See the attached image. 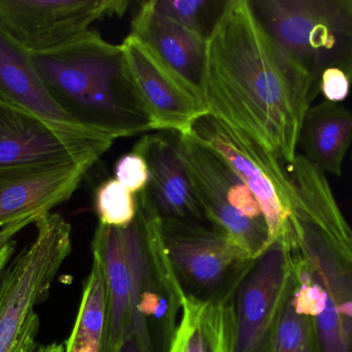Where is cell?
Returning a JSON list of instances; mask_svg holds the SVG:
<instances>
[{
    "label": "cell",
    "mask_w": 352,
    "mask_h": 352,
    "mask_svg": "<svg viewBox=\"0 0 352 352\" xmlns=\"http://www.w3.org/2000/svg\"><path fill=\"white\" fill-rule=\"evenodd\" d=\"M320 93L311 74L267 32L250 1L223 3L206 37L203 99L209 115L289 167L306 112Z\"/></svg>",
    "instance_id": "1"
},
{
    "label": "cell",
    "mask_w": 352,
    "mask_h": 352,
    "mask_svg": "<svg viewBox=\"0 0 352 352\" xmlns=\"http://www.w3.org/2000/svg\"><path fill=\"white\" fill-rule=\"evenodd\" d=\"M50 94L76 123L113 140L154 132L122 45L90 30L63 47L32 53Z\"/></svg>",
    "instance_id": "2"
},
{
    "label": "cell",
    "mask_w": 352,
    "mask_h": 352,
    "mask_svg": "<svg viewBox=\"0 0 352 352\" xmlns=\"http://www.w3.org/2000/svg\"><path fill=\"white\" fill-rule=\"evenodd\" d=\"M289 289L311 318L320 352H352V253L311 221L291 214L283 233Z\"/></svg>",
    "instance_id": "3"
},
{
    "label": "cell",
    "mask_w": 352,
    "mask_h": 352,
    "mask_svg": "<svg viewBox=\"0 0 352 352\" xmlns=\"http://www.w3.org/2000/svg\"><path fill=\"white\" fill-rule=\"evenodd\" d=\"M267 32L320 86L324 70L336 68L352 83V0L250 1Z\"/></svg>",
    "instance_id": "4"
},
{
    "label": "cell",
    "mask_w": 352,
    "mask_h": 352,
    "mask_svg": "<svg viewBox=\"0 0 352 352\" xmlns=\"http://www.w3.org/2000/svg\"><path fill=\"white\" fill-rule=\"evenodd\" d=\"M34 225V239L0 276V352H16L27 334L41 326L35 308L47 299L72 252V225L61 215L45 213Z\"/></svg>",
    "instance_id": "5"
},
{
    "label": "cell",
    "mask_w": 352,
    "mask_h": 352,
    "mask_svg": "<svg viewBox=\"0 0 352 352\" xmlns=\"http://www.w3.org/2000/svg\"><path fill=\"white\" fill-rule=\"evenodd\" d=\"M180 158L210 227L235 242L252 258L269 245L260 205L225 159L192 132L176 134Z\"/></svg>",
    "instance_id": "6"
},
{
    "label": "cell",
    "mask_w": 352,
    "mask_h": 352,
    "mask_svg": "<svg viewBox=\"0 0 352 352\" xmlns=\"http://www.w3.org/2000/svg\"><path fill=\"white\" fill-rule=\"evenodd\" d=\"M133 333L146 352H169L184 296L163 245L160 218L146 190L138 194Z\"/></svg>",
    "instance_id": "7"
},
{
    "label": "cell",
    "mask_w": 352,
    "mask_h": 352,
    "mask_svg": "<svg viewBox=\"0 0 352 352\" xmlns=\"http://www.w3.org/2000/svg\"><path fill=\"white\" fill-rule=\"evenodd\" d=\"M289 273L281 235L252 258L223 302L230 352L271 351Z\"/></svg>",
    "instance_id": "8"
},
{
    "label": "cell",
    "mask_w": 352,
    "mask_h": 352,
    "mask_svg": "<svg viewBox=\"0 0 352 352\" xmlns=\"http://www.w3.org/2000/svg\"><path fill=\"white\" fill-rule=\"evenodd\" d=\"M163 245L184 296L223 303L252 258L212 227L160 219Z\"/></svg>",
    "instance_id": "9"
},
{
    "label": "cell",
    "mask_w": 352,
    "mask_h": 352,
    "mask_svg": "<svg viewBox=\"0 0 352 352\" xmlns=\"http://www.w3.org/2000/svg\"><path fill=\"white\" fill-rule=\"evenodd\" d=\"M192 132L219 153L250 188L266 221L270 244L289 222L292 182L285 163L244 132L213 116L201 117Z\"/></svg>",
    "instance_id": "10"
},
{
    "label": "cell",
    "mask_w": 352,
    "mask_h": 352,
    "mask_svg": "<svg viewBox=\"0 0 352 352\" xmlns=\"http://www.w3.org/2000/svg\"><path fill=\"white\" fill-rule=\"evenodd\" d=\"M113 138L51 123L0 96V167L94 163Z\"/></svg>",
    "instance_id": "11"
},
{
    "label": "cell",
    "mask_w": 352,
    "mask_h": 352,
    "mask_svg": "<svg viewBox=\"0 0 352 352\" xmlns=\"http://www.w3.org/2000/svg\"><path fill=\"white\" fill-rule=\"evenodd\" d=\"M125 0H0V25L31 53L63 47L104 17L122 16Z\"/></svg>",
    "instance_id": "12"
},
{
    "label": "cell",
    "mask_w": 352,
    "mask_h": 352,
    "mask_svg": "<svg viewBox=\"0 0 352 352\" xmlns=\"http://www.w3.org/2000/svg\"><path fill=\"white\" fill-rule=\"evenodd\" d=\"M136 92L153 130L188 134L208 114L205 103L142 41L128 35L122 43Z\"/></svg>",
    "instance_id": "13"
},
{
    "label": "cell",
    "mask_w": 352,
    "mask_h": 352,
    "mask_svg": "<svg viewBox=\"0 0 352 352\" xmlns=\"http://www.w3.org/2000/svg\"><path fill=\"white\" fill-rule=\"evenodd\" d=\"M90 167L78 163L0 167V229L67 202Z\"/></svg>",
    "instance_id": "14"
},
{
    "label": "cell",
    "mask_w": 352,
    "mask_h": 352,
    "mask_svg": "<svg viewBox=\"0 0 352 352\" xmlns=\"http://www.w3.org/2000/svg\"><path fill=\"white\" fill-rule=\"evenodd\" d=\"M138 216L125 229L98 225L92 242L93 254L104 269L109 305L107 352H118L133 333L135 299V247Z\"/></svg>",
    "instance_id": "15"
},
{
    "label": "cell",
    "mask_w": 352,
    "mask_h": 352,
    "mask_svg": "<svg viewBox=\"0 0 352 352\" xmlns=\"http://www.w3.org/2000/svg\"><path fill=\"white\" fill-rule=\"evenodd\" d=\"M148 163L146 194L159 218L210 227L180 158L177 142L164 134H148L133 148Z\"/></svg>",
    "instance_id": "16"
},
{
    "label": "cell",
    "mask_w": 352,
    "mask_h": 352,
    "mask_svg": "<svg viewBox=\"0 0 352 352\" xmlns=\"http://www.w3.org/2000/svg\"><path fill=\"white\" fill-rule=\"evenodd\" d=\"M130 35L150 48L204 103L207 37L161 14L155 8L154 0L140 3L132 20Z\"/></svg>",
    "instance_id": "17"
},
{
    "label": "cell",
    "mask_w": 352,
    "mask_h": 352,
    "mask_svg": "<svg viewBox=\"0 0 352 352\" xmlns=\"http://www.w3.org/2000/svg\"><path fill=\"white\" fill-rule=\"evenodd\" d=\"M0 96L56 125L76 132H97L74 122L54 101L35 68L32 53L12 39L1 25Z\"/></svg>",
    "instance_id": "18"
},
{
    "label": "cell",
    "mask_w": 352,
    "mask_h": 352,
    "mask_svg": "<svg viewBox=\"0 0 352 352\" xmlns=\"http://www.w3.org/2000/svg\"><path fill=\"white\" fill-rule=\"evenodd\" d=\"M352 143V112L324 99L306 112L300 132L303 156L320 173L340 177Z\"/></svg>",
    "instance_id": "19"
},
{
    "label": "cell",
    "mask_w": 352,
    "mask_h": 352,
    "mask_svg": "<svg viewBox=\"0 0 352 352\" xmlns=\"http://www.w3.org/2000/svg\"><path fill=\"white\" fill-rule=\"evenodd\" d=\"M109 334V305L104 269L93 254L92 268L82 289L76 322L67 340L65 352H107Z\"/></svg>",
    "instance_id": "20"
},
{
    "label": "cell",
    "mask_w": 352,
    "mask_h": 352,
    "mask_svg": "<svg viewBox=\"0 0 352 352\" xmlns=\"http://www.w3.org/2000/svg\"><path fill=\"white\" fill-rule=\"evenodd\" d=\"M169 352H230L223 303L186 297Z\"/></svg>",
    "instance_id": "21"
},
{
    "label": "cell",
    "mask_w": 352,
    "mask_h": 352,
    "mask_svg": "<svg viewBox=\"0 0 352 352\" xmlns=\"http://www.w3.org/2000/svg\"><path fill=\"white\" fill-rule=\"evenodd\" d=\"M270 352H320L311 318L296 305L289 281Z\"/></svg>",
    "instance_id": "22"
},
{
    "label": "cell",
    "mask_w": 352,
    "mask_h": 352,
    "mask_svg": "<svg viewBox=\"0 0 352 352\" xmlns=\"http://www.w3.org/2000/svg\"><path fill=\"white\" fill-rule=\"evenodd\" d=\"M94 206L99 225L125 229L138 216V198L117 179L111 178L95 190Z\"/></svg>",
    "instance_id": "23"
},
{
    "label": "cell",
    "mask_w": 352,
    "mask_h": 352,
    "mask_svg": "<svg viewBox=\"0 0 352 352\" xmlns=\"http://www.w3.org/2000/svg\"><path fill=\"white\" fill-rule=\"evenodd\" d=\"M155 8L182 26L205 35L202 17L211 2L207 0H154Z\"/></svg>",
    "instance_id": "24"
},
{
    "label": "cell",
    "mask_w": 352,
    "mask_h": 352,
    "mask_svg": "<svg viewBox=\"0 0 352 352\" xmlns=\"http://www.w3.org/2000/svg\"><path fill=\"white\" fill-rule=\"evenodd\" d=\"M115 176V179L136 196L148 189L150 184L148 163L140 153L134 150L118 159Z\"/></svg>",
    "instance_id": "25"
},
{
    "label": "cell",
    "mask_w": 352,
    "mask_h": 352,
    "mask_svg": "<svg viewBox=\"0 0 352 352\" xmlns=\"http://www.w3.org/2000/svg\"><path fill=\"white\" fill-rule=\"evenodd\" d=\"M351 82L349 76L336 68L324 70L320 79V92L327 101L340 103L349 94Z\"/></svg>",
    "instance_id": "26"
},
{
    "label": "cell",
    "mask_w": 352,
    "mask_h": 352,
    "mask_svg": "<svg viewBox=\"0 0 352 352\" xmlns=\"http://www.w3.org/2000/svg\"><path fill=\"white\" fill-rule=\"evenodd\" d=\"M39 327H35L25 337L16 352H65L64 343H52L49 345H43L37 342L36 337L38 334Z\"/></svg>",
    "instance_id": "27"
},
{
    "label": "cell",
    "mask_w": 352,
    "mask_h": 352,
    "mask_svg": "<svg viewBox=\"0 0 352 352\" xmlns=\"http://www.w3.org/2000/svg\"><path fill=\"white\" fill-rule=\"evenodd\" d=\"M38 217L39 216L27 217V218L21 219V220L10 223V225L0 229V250H1L6 244L14 240V237H16L21 231H23L25 227L34 223Z\"/></svg>",
    "instance_id": "28"
},
{
    "label": "cell",
    "mask_w": 352,
    "mask_h": 352,
    "mask_svg": "<svg viewBox=\"0 0 352 352\" xmlns=\"http://www.w3.org/2000/svg\"><path fill=\"white\" fill-rule=\"evenodd\" d=\"M14 248H16V241L12 240L10 243L6 244L1 250H0V276L3 272L4 268L8 266L10 260L14 256Z\"/></svg>",
    "instance_id": "29"
},
{
    "label": "cell",
    "mask_w": 352,
    "mask_h": 352,
    "mask_svg": "<svg viewBox=\"0 0 352 352\" xmlns=\"http://www.w3.org/2000/svg\"><path fill=\"white\" fill-rule=\"evenodd\" d=\"M118 352H146L134 336L128 337Z\"/></svg>",
    "instance_id": "30"
}]
</instances>
